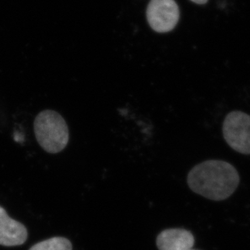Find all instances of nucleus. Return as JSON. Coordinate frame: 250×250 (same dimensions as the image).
Wrapping results in <instances>:
<instances>
[{"instance_id":"1","label":"nucleus","mask_w":250,"mask_h":250,"mask_svg":"<svg viewBox=\"0 0 250 250\" xmlns=\"http://www.w3.org/2000/svg\"><path fill=\"white\" fill-rule=\"evenodd\" d=\"M240 176L236 167L224 161L210 160L194 166L187 176L192 191L210 200L229 198L238 187Z\"/></svg>"},{"instance_id":"2","label":"nucleus","mask_w":250,"mask_h":250,"mask_svg":"<svg viewBox=\"0 0 250 250\" xmlns=\"http://www.w3.org/2000/svg\"><path fill=\"white\" fill-rule=\"evenodd\" d=\"M33 126L38 144L49 153H59L68 144V126L56 111L46 109L38 113Z\"/></svg>"},{"instance_id":"3","label":"nucleus","mask_w":250,"mask_h":250,"mask_svg":"<svg viewBox=\"0 0 250 250\" xmlns=\"http://www.w3.org/2000/svg\"><path fill=\"white\" fill-rule=\"evenodd\" d=\"M227 144L239 153L250 155V116L241 111L229 113L223 125Z\"/></svg>"},{"instance_id":"4","label":"nucleus","mask_w":250,"mask_h":250,"mask_svg":"<svg viewBox=\"0 0 250 250\" xmlns=\"http://www.w3.org/2000/svg\"><path fill=\"white\" fill-rule=\"evenodd\" d=\"M146 19L155 32H170L179 21L178 5L175 0H151L146 8Z\"/></svg>"},{"instance_id":"5","label":"nucleus","mask_w":250,"mask_h":250,"mask_svg":"<svg viewBox=\"0 0 250 250\" xmlns=\"http://www.w3.org/2000/svg\"><path fill=\"white\" fill-rule=\"evenodd\" d=\"M28 238V231L21 223L10 218L0 206V246H21Z\"/></svg>"},{"instance_id":"6","label":"nucleus","mask_w":250,"mask_h":250,"mask_svg":"<svg viewBox=\"0 0 250 250\" xmlns=\"http://www.w3.org/2000/svg\"><path fill=\"white\" fill-rule=\"evenodd\" d=\"M194 245V235L187 229H166L156 237L159 250H188Z\"/></svg>"},{"instance_id":"7","label":"nucleus","mask_w":250,"mask_h":250,"mask_svg":"<svg viewBox=\"0 0 250 250\" xmlns=\"http://www.w3.org/2000/svg\"><path fill=\"white\" fill-rule=\"evenodd\" d=\"M29 250H72V245L68 239L53 237L36 244Z\"/></svg>"},{"instance_id":"8","label":"nucleus","mask_w":250,"mask_h":250,"mask_svg":"<svg viewBox=\"0 0 250 250\" xmlns=\"http://www.w3.org/2000/svg\"><path fill=\"white\" fill-rule=\"evenodd\" d=\"M191 2H194L196 4L203 5L206 4L208 2V0H190Z\"/></svg>"},{"instance_id":"9","label":"nucleus","mask_w":250,"mask_h":250,"mask_svg":"<svg viewBox=\"0 0 250 250\" xmlns=\"http://www.w3.org/2000/svg\"><path fill=\"white\" fill-rule=\"evenodd\" d=\"M192 250V249H190V250Z\"/></svg>"}]
</instances>
